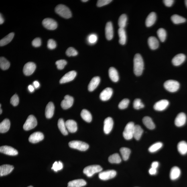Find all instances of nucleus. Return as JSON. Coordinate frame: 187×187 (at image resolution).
<instances>
[{"mask_svg": "<svg viewBox=\"0 0 187 187\" xmlns=\"http://www.w3.org/2000/svg\"><path fill=\"white\" fill-rule=\"evenodd\" d=\"M133 70L135 75L139 76L142 74L144 69V62L140 54L135 55L133 59Z\"/></svg>", "mask_w": 187, "mask_h": 187, "instance_id": "f257e3e1", "label": "nucleus"}, {"mask_svg": "<svg viewBox=\"0 0 187 187\" xmlns=\"http://www.w3.org/2000/svg\"><path fill=\"white\" fill-rule=\"evenodd\" d=\"M55 11L60 16L65 19H69L72 17L71 11L66 6L59 4L57 6L55 9Z\"/></svg>", "mask_w": 187, "mask_h": 187, "instance_id": "f03ea898", "label": "nucleus"}, {"mask_svg": "<svg viewBox=\"0 0 187 187\" xmlns=\"http://www.w3.org/2000/svg\"><path fill=\"white\" fill-rule=\"evenodd\" d=\"M135 125L132 122L128 123L125 128L123 133V136L125 139L129 140L133 137Z\"/></svg>", "mask_w": 187, "mask_h": 187, "instance_id": "7ed1b4c3", "label": "nucleus"}, {"mask_svg": "<svg viewBox=\"0 0 187 187\" xmlns=\"http://www.w3.org/2000/svg\"><path fill=\"white\" fill-rule=\"evenodd\" d=\"M69 145L72 148L78 150L80 151H85L89 148L87 143L80 141H72L69 143Z\"/></svg>", "mask_w": 187, "mask_h": 187, "instance_id": "20e7f679", "label": "nucleus"}, {"mask_svg": "<svg viewBox=\"0 0 187 187\" xmlns=\"http://www.w3.org/2000/svg\"><path fill=\"white\" fill-rule=\"evenodd\" d=\"M180 85L178 82L173 80L166 81L164 84V87L168 91L171 92H176L180 88Z\"/></svg>", "mask_w": 187, "mask_h": 187, "instance_id": "39448f33", "label": "nucleus"}, {"mask_svg": "<svg viewBox=\"0 0 187 187\" xmlns=\"http://www.w3.org/2000/svg\"><path fill=\"white\" fill-rule=\"evenodd\" d=\"M102 168L98 165H92L88 166L84 168L83 173L88 177H92L94 174L101 172Z\"/></svg>", "mask_w": 187, "mask_h": 187, "instance_id": "423d86ee", "label": "nucleus"}, {"mask_svg": "<svg viewBox=\"0 0 187 187\" xmlns=\"http://www.w3.org/2000/svg\"><path fill=\"white\" fill-rule=\"evenodd\" d=\"M37 125V121L36 118L33 115H31L27 118L23 128L25 130L28 131L34 128Z\"/></svg>", "mask_w": 187, "mask_h": 187, "instance_id": "0eeeda50", "label": "nucleus"}, {"mask_svg": "<svg viewBox=\"0 0 187 187\" xmlns=\"http://www.w3.org/2000/svg\"><path fill=\"white\" fill-rule=\"evenodd\" d=\"M42 24L45 28L49 30H54L58 27L57 23L52 19H45L42 21Z\"/></svg>", "mask_w": 187, "mask_h": 187, "instance_id": "6e6552de", "label": "nucleus"}, {"mask_svg": "<svg viewBox=\"0 0 187 187\" xmlns=\"http://www.w3.org/2000/svg\"><path fill=\"white\" fill-rule=\"evenodd\" d=\"M117 172L115 170H107L100 173L98 176L101 180L105 181L114 178Z\"/></svg>", "mask_w": 187, "mask_h": 187, "instance_id": "1a4fd4ad", "label": "nucleus"}, {"mask_svg": "<svg viewBox=\"0 0 187 187\" xmlns=\"http://www.w3.org/2000/svg\"><path fill=\"white\" fill-rule=\"evenodd\" d=\"M36 68V65L33 62H28L24 67L23 72L25 75L30 76L34 72Z\"/></svg>", "mask_w": 187, "mask_h": 187, "instance_id": "9d476101", "label": "nucleus"}, {"mask_svg": "<svg viewBox=\"0 0 187 187\" xmlns=\"http://www.w3.org/2000/svg\"><path fill=\"white\" fill-rule=\"evenodd\" d=\"M74 98L71 96L67 95L64 96V99L61 103L63 109L67 110L71 107L74 103Z\"/></svg>", "mask_w": 187, "mask_h": 187, "instance_id": "9b49d317", "label": "nucleus"}, {"mask_svg": "<svg viewBox=\"0 0 187 187\" xmlns=\"http://www.w3.org/2000/svg\"><path fill=\"white\" fill-rule=\"evenodd\" d=\"M76 75L77 73L75 71L73 70L69 72L61 79L60 83L64 84L71 81L75 78Z\"/></svg>", "mask_w": 187, "mask_h": 187, "instance_id": "f8f14e48", "label": "nucleus"}, {"mask_svg": "<svg viewBox=\"0 0 187 187\" xmlns=\"http://www.w3.org/2000/svg\"><path fill=\"white\" fill-rule=\"evenodd\" d=\"M44 135L40 132H36L31 134L29 137V140L30 143H39L44 139Z\"/></svg>", "mask_w": 187, "mask_h": 187, "instance_id": "ddd939ff", "label": "nucleus"}, {"mask_svg": "<svg viewBox=\"0 0 187 187\" xmlns=\"http://www.w3.org/2000/svg\"><path fill=\"white\" fill-rule=\"evenodd\" d=\"M0 152L4 154L10 155H15L18 154V152L16 149L7 145L0 147Z\"/></svg>", "mask_w": 187, "mask_h": 187, "instance_id": "4468645a", "label": "nucleus"}, {"mask_svg": "<svg viewBox=\"0 0 187 187\" xmlns=\"http://www.w3.org/2000/svg\"><path fill=\"white\" fill-rule=\"evenodd\" d=\"M113 120L111 117H108L104 121V131L106 134H109L113 128Z\"/></svg>", "mask_w": 187, "mask_h": 187, "instance_id": "2eb2a0df", "label": "nucleus"}, {"mask_svg": "<svg viewBox=\"0 0 187 187\" xmlns=\"http://www.w3.org/2000/svg\"><path fill=\"white\" fill-rule=\"evenodd\" d=\"M113 90L111 88L107 87L103 90L100 94V99L102 101H105L109 100L113 94Z\"/></svg>", "mask_w": 187, "mask_h": 187, "instance_id": "dca6fc26", "label": "nucleus"}, {"mask_svg": "<svg viewBox=\"0 0 187 187\" xmlns=\"http://www.w3.org/2000/svg\"><path fill=\"white\" fill-rule=\"evenodd\" d=\"M169 102L166 100H161L155 104L153 108L157 111H163L165 110L169 105Z\"/></svg>", "mask_w": 187, "mask_h": 187, "instance_id": "f3484780", "label": "nucleus"}, {"mask_svg": "<svg viewBox=\"0 0 187 187\" xmlns=\"http://www.w3.org/2000/svg\"><path fill=\"white\" fill-rule=\"evenodd\" d=\"M186 115L184 113H181L177 116L175 120V125L177 127H181L186 123Z\"/></svg>", "mask_w": 187, "mask_h": 187, "instance_id": "a211bd4d", "label": "nucleus"}, {"mask_svg": "<svg viewBox=\"0 0 187 187\" xmlns=\"http://www.w3.org/2000/svg\"><path fill=\"white\" fill-rule=\"evenodd\" d=\"M105 33L106 38L107 40H111L113 37V25L111 21H109L106 24Z\"/></svg>", "mask_w": 187, "mask_h": 187, "instance_id": "6ab92c4d", "label": "nucleus"}, {"mask_svg": "<svg viewBox=\"0 0 187 187\" xmlns=\"http://www.w3.org/2000/svg\"><path fill=\"white\" fill-rule=\"evenodd\" d=\"M186 56L183 54H177L173 59L172 63L175 66H179L183 63L186 60Z\"/></svg>", "mask_w": 187, "mask_h": 187, "instance_id": "aec40b11", "label": "nucleus"}, {"mask_svg": "<svg viewBox=\"0 0 187 187\" xmlns=\"http://www.w3.org/2000/svg\"><path fill=\"white\" fill-rule=\"evenodd\" d=\"M65 124L67 129L69 132L74 133L77 131V124L73 120H68L66 121Z\"/></svg>", "mask_w": 187, "mask_h": 187, "instance_id": "412c9836", "label": "nucleus"}, {"mask_svg": "<svg viewBox=\"0 0 187 187\" xmlns=\"http://www.w3.org/2000/svg\"><path fill=\"white\" fill-rule=\"evenodd\" d=\"M14 167L9 165H4L0 166V176H6L13 170Z\"/></svg>", "mask_w": 187, "mask_h": 187, "instance_id": "4be33fe9", "label": "nucleus"}, {"mask_svg": "<svg viewBox=\"0 0 187 187\" xmlns=\"http://www.w3.org/2000/svg\"><path fill=\"white\" fill-rule=\"evenodd\" d=\"M54 106L52 102H50L47 104L45 110V115L48 119H50L54 115Z\"/></svg>", "mask_w": 187, "mask_h": 187, "instance_id": "5701e85b", "label": "nucleus"}, {"mask_svg": "<svg viewBox=\"0 0 187 187\" xmlns=\"http://www.w3.org/2000/svg\"><path fill=\"white\" fill-rule=\"evenodd\" d=\"M100 82L99 77L96 76L93 77L90 82L88 85V90L90 92L93 91L99 85Z\"/></svg>", "mask_w": 187, "mask_h": 187, "instance_id": "b1692460", "label": "nucleus"}, {"mask_svg": "<svg viewBox=\"0 0 187 187\" xmlns=\"http://www.w3.org/2000/svg\"><path fill=\"white\" fill-rule=\"evenodd\" d=\"M156 19V14L153 12H151L147 16L145 20V25L148 27L152 26L154 24Z\"/></svg>", "mask_w": 187, "mask_h": 187, "instance_id": "393cba45", "label": "nucleus"}, {"mask_svg": "<svg viewBox=\"0 0 187 187\" xmlns=\"http://www.w3.org/2000/svg\"><path fill=\"white\" fill-rule=\"evenodd\" d=\"M86 182L82 179H78L71 181L68 183V187H82L85 186Z\"/></svg>", "mask_w": 187, "mask_h": 187, "instance_id": "a878e982", "label": "nucleus"}, {"mask_svg": "<svg viewBox=\"0 0 187 187\" xmlns=\"http://www.w3.org/2000/svg\"><path fill=\"white\" fill-rule=\"evenodd\" d=\"M181 171L178 167L174 166L171 169L170 173V178L171 180H175L180 176Z\"/></svg>", "mask_w": 187, "mask_h": 187, "instance_id": "bb28decb", "label": "nucleus"}, {"mask_svg": "<svg viewBox=\"0 0 187 187\" xmlns=\"http://www.w3.org/2000/svg\"><path fill=\"white\" fill-rule=\"evenodd\" d=\"M109 77L112 81L117 82L119 80V74L117 70L113 67L110 68L109 70Z\"/></svg>", "mask_w": 187, "mask_h": 187, "instance_id": "cd10ccee", "label": "nucleus"}, {"mask_svg": "<svg viewBox=\"0 0 187 187\" xmlns=\"http://www.w3.org/2000/svg\"><path fill=\"white\" fill-rule=\"evenodd\" d=\"M10 127V122L8 119H6L0 124V132L4 133L9 131Z\"/></svg>", "mask_w": 187, "mask_h": 187, "instance_id": "c85d7f7f", "label": "nucleus"}, {"mask_svg": "<svg viewBox=\"0 0 187 187\" xmlns=\"http://www.w3.org/2000/svg\"><path fill=\"white\" fill-rule=\"evenodd\" d=\"M148 44L150 48L153 50L157 49L159 46V41L156 37H149L148 39Z\"/></svg>", "mask_w": 187, "mask_h": 187, "instance_id": "c756f323", "label": "nucleus"}, {"mask_svg": "<svg viewBox=\"0 0 187 187\" xmlns=\"http://www.w3.org/2000/svg\"><path fill=\"white\" fill-rule=\"evenodd\" d=\"M118 33L119 37V43L121 45H125L127 41V35L125 29L119 28Z\"/></svg>", "mask_w": 187, "mask_h": 187, "instance_id": "7c9ffc66", "label": "nucleus"}, {"mask_svg": "<svg viewBox=\"0 0 187 187\" xmlns=\"http://www.w3.org/2000/svg\"><path fill=\"white\" fill-rule=\"evenodd\" d=\"M177 148L179 153L182 155L187 153V143L184 141L180 142L178 143Z\"/></svg>", "mask_w": 187, "mask_h": 187, "instance_id": "2f4dec72", "label": "nucleus"}, {"mask_svg": "<svg viewBox=\"0 0 187 187\" xmlns=\"http://www.w3.org/2000/svg\"><path fill=\"white\" fill-rule=\"evenodd\" d=\"M143 124L148 128L153 130L155 128V125L152 119L149 117H145L143 118Z\"/></svg>", "mask_w": 187, "mask_h": 187, "instance_id": "473e14b6", "label": "nucleus"}, {"mask_svg": "<svg viewBox=\"0 0 187 187\" xmlns=\"http://www.w3.org/2000/svg\"><path fill=\"white\" fill-rule=\"evenodd\" d=\"M143 130L140 126L138 125H135L134 130L133 137L137 140L140 139L143 133Z\"/></svg>", "mask_w": 187, "mask_h": 187, "instance_id": "72a5a7b5", "label": "nucleus"}, {"mask_svg": "<svg viewBox=\"0 0 187 187\" xmlns=\"http://www.w3.org/2000/svg\"><path fill=\"white\" fill-rule=\"evenodd\" d=\"M58 125L59 129L63 135H68V131L67 130L65 123L63 119L61 118L58 120Z\"/></svg>", "mask_w": 187, "mask_h": 187, "instance_id": "f704fd0d", "label": "nucleus"}, {"mask_svg": "<svg viewBox=\"0 0 187 187\" xmlns=\"http://www.w3.org/2000/svg\"><path fill=\"white\" fill-rule=\"evenodd\" d=\"M14 36V33L12 32L9 33L0 41V46H3L8 44L12 40Z\"/></svg>", "mask_w": 187, "mask_h": 187, "instance_id": "c9c22d12", "label": "nucleus"}, {"mask_svg": "<svg viewBox=\"0 0 187 187\" xmlns=\"http://www.w3.org/2000/svg\"><path fill=\"white\" fill-rule=\"evenodd\" d=\"M81 116L84 121L90 123L92 120V116L89 111L86 109L82 110L81 112Z\"/></svg>", "mask_w": 187, "mask_h": 187, "instance_id": "e433bc0d", "label": "nucleus"}, {"mask_svg": "<svg viewBox=\"0 0 187 187\" xmlns=\"http://www.w3.org/2000/svg\"><path fill=\"white\" fill-rule=\"evenodd\" d=\"M171 20L175 24L184 23L186 22V19L184 17L178 15H174L171 17Z\"/></svg>", "mask_w": 187, "mask_h": 187, "instance_id": "4c0bfd02", "label": "nucleus"}, {"mask_svg": "<svg viewBox=\"0 0 187 187\" xmlns=\"http://www.w3.org/2000/svg\"><path fill=\"white\" fill-rule=\"evenodd\" d=\"M120 152L124 160H127L128 159L131 153L130 150L127 148L123 147L120 149Z\"/></svg>", "mask_w": 187, "mask_h": 187, "instance_id": "58836bf2", "label": "nucleus"}, {"mask_svg": "<svg viewBox=\"0 0 187 187\" xmlns=\"http://www.w3.org/2000/svg\"><path fill=\"white\" fill-rule=\"evenodd\" d=\"M128 18L127 16L125 14H123L120 17L118 20V25L120 28H125L127 24Z\"/></svg>", "mask_w": 187, "mask_h": 187, "instance_id": "ea45409f", "label": "nucleus"}, {"mask_svg": "<svg viewBox=\"0 0 187 187\" xmlns=\"http://www.w3.org/2000/svg\"><path fill=\"white\" fill-rule=\"evenodd\" d=\"M108 160L110 163L119 164L121 163V159L120 155L118 153H116L110 155Z\"/></svg>", "mask_w": 187, "mask_h": 187, "instance_id": "a19ab883", "label": "nucleus"}, {"mask_svg": "<svg viewBox=\"0 0 187 187\" xmlns=\"http://www.w3.org/2000/svg\"><path fill=\"white\" fill-rule=\"evenodd\" d=\"M10 65V63L6 59L3 57H1L0 58V67L1 69L7 70L9 68Z\"/></svg>", "mask_w": 187, "mask_h": 187, "instance_id": "79ce46f5", "label": "nucleus"}, {"mask_svg": "<svg viewBox=\"0 0 187 187\" xmlns=\"http://www.w3.org/2000/svg\"><path fill=\"white\" fill-rule=\"evenodd\" d=\"M157 35L161 42H164L166 40L167 33L165 29L163 28L159 29L157 31Z\"/></svg>", "mask_w": 187, "mask_h": 187, "instance_id": "37998d69", "label": "nucleus"}, {"mask_svg": "<svg viewBox=\"0 0 187 187\" xmlns=\"http://www.w3.org/2000/svg\"><path fill=\"white\" fill-rule=\"evenodd\" d=\"M163 145V143L161 142L155 143L149 148V151L151 153L156 152L162 148Z\"/></svg>", "mask_w": 187, "mask_h": 187, "instance_id": "c03bdc74", "label": "nucleus"}, {"mask_svg": "<svg viewBox=\"0 0 187 187\" xmlns=\"http://www.w3.org/2000/svg\"><path fill=\"white\" fill-rule=\"evenodd\" d=\"M133 107L135 109L139 110L144 107V105L139 98H136L133 102Z\"/></svg>", "mask_w": 187, "mask_h": 187, "instance_id": "a18cd8bd", "label": "nucleus"}, {"mask_svg": "<svg viewBox=\"0 0 187 187\" xmlns=\"http://www.w3.org/2000/svg\"><path fill=\"white\" fill-rule=\"evenodd\" d=\"M63 167V165L61 161H59V162L55 161L53 165L52 169L54 170L55 172H57L59 170H62Z\"/></svg>", "mask_w": 187, "mask_h": 187, "instance_id": "49530a36", "label": "nucleus"}, {"mask_svg": "<svg viewBox=\"0 0 187 187\" xmlns=\"http://www.w3.org/2000/svg\"><path fill=\"white\" fill-rule=\"evenodd\" d=\"M129 103V100L127 98L124 99L119 104V109H126L128 106Z\"/></svg>", "mask_w": 187, "mask_h": 187, "instance_id": "de8ad7c7", "label": "nucleus"}, {"mask_svg": "<svg viewBox=\"0 0 187 187\" xmlns=\"http://www.w3.org/2000/svg\"><path fill=\"white\" fill-rule=\"evenodd\" d=\"M66 53L67 56L69 57L76 56L78 54L77 51L72 47H69L68 48Z\"/></svg>", "mask_w": 187, "mask_h": 187, "instance_id": "09e8293b", "label": "nucleus"}, {"mask_svg": "<svg viewBox=\"0 0 187 187\" xmlns=\"http://www.w3.org/2000/svg\"><path fill=\"white\" fill-rule=\"evenodd\" d=\"M56 64L58 69L62 70L67 64V62L64 60H60L57 61Z\"/></svg>", "mask_w": 187, "mask_h": 187, "instance_id": "8fccbe9b", "label": "nucleus"}, {"mask_svg": "<svg viewBox=\"0 0 187 187\" xmlns=\"http://www.w3.org/2000/svg\"><path fill=\"white\" fill-rule=\"evenodd\" d=\"M97 37L95 34H91L89 35L87 38L88 42L90 44H93L97 42Z\"/></svg>", "mask_w": 187, "mask_h": 187, "instance_id": "3c124183", "label": "nucleus"}, {"mask_svg": "<svg viewBox=\"0 0 187 187\" xmlns=\"http://www.w3.org/2000/svg\"><path fill=\"white\" fill-rule=\"evenodd\" d=\"M19 102V98L16 94H15L11 98V103L14 107H16L18 105Z\"/></svg>", "mask_w": 187, "mask_h": 187, "instance_id": "603ef678", "label": "nucleus"}, {"mask_svg": "<svg viewBox=\"0 0 187 187\" xmlns=\"http://www.w3.org/2000/svg\"><path fill=\"white\" fill-rule=\"evenodd\" d=\"M47 47L49 49L51 50L56 48L57 47L56 41L52 39H49L48 41Z\"/></svg>", "mask_w": 187, "mask_h": 187, "instance_id": "864d4df0", "label": "nucleus"}, {"mask_svg": "<svg viewBox=\"0 0 187 187\" xmlns=\"http://www.w3.org/2000/svg\"><path fill=\"white\" fill-rule=\"evenodd\" d=\"M111 1V0H99L97 1V6L98 7H101L108 4Z\"/></svg>", "mask_w": 187, "mask_h": 187, "instance_id": "5fc2aeb1", "label": "nucleus"}, {"mask_svg": "<svg viewBox=\"0 0 187 187\" xmlns=\"http://www.w3.org/2000/svg\"><path fill=\"white\" fill-rule=\"evenodd\" d=\"M32 44L33 46L35 47H40L41 44V39L39 37L35 39L32 42Z\"/></svg>", "mask_w": 187, "mask_h": 187, "instance_id": "6e6d98bb", "label": "nucleus"}, {"mask_svg": "<svg viewBox=\"0 0 187 187\" xmlns=\"http://www.w3.org/2000/svg\"><path fill=\"white\" fill-rule=\"evenodd\" d=\"M164 4L167 7H170L172 6L174 3V1L173 0H164L163 1Z\"/></svg>", "mask_w": 187, "mask_h": 187, "instance_id": "4d7b16f0", "label": "nucleus"}, {"mask_svg": "<svg viewBox=\"0 0 187 187\" xmlns=\"http://www.w3.org/2000/svg\"><path fill=\"white\" fill-rule=\"evenodd\" d=\"M149 173L151 175H154L157 173V169L151 167L149 170Z\"/></svg>", "mask_w": 187, "mask_h": 187, "instance_id": "13d9d810", "label": "nucleus"}, {"mask_svg": "<svg viewBox=\"0 0 187 187\" xmlns=\"http://www.w3.org/2000/svg\"><path fill=\"white\" fill-rule=\"evenodd\" d=\"M159 164L158 162H157V161H154V162L152 163V164H151V167L157 169L159 166Z\"/></svg>", "mask_w": 187, "mask_h": 187, "instance_id": "bf43d9fd", "label": "nucleus"}, {"mask_svg": "<svg viewBox=\"0 0 187 187\" xmlns=\"http://www.w3.org/2000/svg\"><path fill=\"white\" fill-rule=\"evenodd\" d=\"M33 85H34L35 87L36 88H38L39 86H40V84H39V82L37 81H35L33 82Z\"/></svg>", "mask_w": 187, "mask_h": 187, "instance_id": "052dcab7", "label": "nucleus"}, {"mask_svg": "<svg viewBox=\"0 0 187 187\" xmlns=\"http://www.w3.org/2000/svg\"><path fill=\"white\" fill-rule=\"evenodd\" d=\"M28 88L29 91L30 92H32L33 91H34V88L33 86L29 85L28 87Z\"/></svg>", "mask_w": 187, "mask_h": 187, "instance_id": "680f3d73", "label": "nucleus"}, {"mask_svg": "<svg viewBox=\"0 0 187 187\" xmlns=\"http://www.w3.org/2000/svg\"><path fill=\"white\" fill-rule=\"evenodd\" d=\"M4 20L2 15L1 13V15H0V24H2L4 23Z\"/></svg>", "mask_w": 187, "mask_h": 187, "instance_id": "e2e57ef3", "label": "nucleus"}, {"mask_svg": "<svg viewBox=\"0 0 187 187\" xmlns=\"http://www.w3.org/2000/svg\"><path fill=\"white\" fill-rule=\"evenodd\" d=\"M185 4H186V5L187 7V0L185 1Z\"/></svg>", "mask_w": 187, "mask_h": 187, "instance_id": "0e129e2a", "label": "nucleus"}, {"mask_svg": "<svg viewBox=\"0 0 187 187\" xmlns=\"http://www.w3.org/2000/svg\"><path fill=\"white\" fill-rule=\"evenodd\" d=\"M88 1V0H82V1L84 2H87Z\"/></svg>", "mask_w": 187, "mask_h": 187, "instance_id": "69168bd1", "label": "nucleus"}, {"mask_svg": "<svg viewBox=\"0 0 187 187\" xmlns=\"http://www.w3.org/2000/svg\"><path fill=\"white\" fill-rule=\"evenodd\" d=\"M0 111H1V112H0V114H1L2 113V110L1 109V110H0Z\"/></svg>", "mask_w": 187, "mask_h": 187, "instance_id": "338daca9", "label": "nucleus"}, {"mask_svg": "<svg viewBox=\"0 0 187 187\" xmlns=\"http://www.w3.org/2000/svg\"><path fill=\"white\" fill-rule=\"evenodd\" d=\"M27 187H33L32 186H29Z\"/></svg>", "mask_w": 187, "mask_h": 187, "instance_id": "774afa93", "label": "nucleus"}]
</instances>
